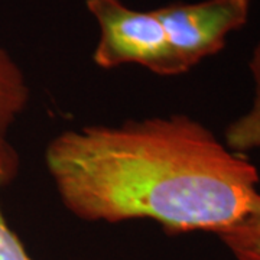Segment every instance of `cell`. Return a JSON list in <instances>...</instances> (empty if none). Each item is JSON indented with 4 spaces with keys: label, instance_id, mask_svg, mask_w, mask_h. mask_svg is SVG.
Listing matches in <instances>:
<instances>
[{
    "label": "cell",
    "instance_id": "cell-5",
    "mask_svg": "<svg viewBox=\"0 0 260 260\" xmlns=\"http://www.w3.org/2000/svg\"><path fill=\"white\" fill-rule=\"evenodd\" d=\"M249 70L254 84L250 109L229 123L224 130V143L227 148L242 155L260 149V42L253 48Z\"/></svg>",
    "mask_w": 260,
    "mask_h": 260
},
{
    "label": "cell",
    "instance_id": "cell-1",
    "mask_svg": "<svg viewBox=\"0 0 260 260\" xmlns=\"http://www.w3.org/2000/svg\"><path fill=\"white\" fill-rule=\"evenodd\" d=\"M45 165L77 218L150 220L169 236L220 234L259 195L247 156L185 114L64 130L48 143Z\"/></svg>",
    "mask_w": 260,
    "mask_h": 260
},
{
    "label": "cell",
    "instance_id": "cell-7",
    "mask_svg": "<svg viewBox=\"0 0 260 260\" xmlns=\"http://www.w3.org/2000/svg\"><path fill=\"white\" fill-rule=\"evenodd\" d=\"M19 169L18 152L8 142L0 145V191L9 185ZM0 260H35L9 227L0 205Z\"/></svg>",
    "mask_w": 260,
    "mask_h": 260
},
{
    "label": "cell",
    "instance_id": "cell-2",
    "mask_svg": "<svg viewBox=\"0 0 260 260\" xmlns=\"http://www.w3.org/2000/svg\"><path fill=\"white\" fill-rule=\"evenodd\" d=\"M100 37L93 62L103 70L140 65L160 77L185 74L153 10H136L121 0H85Z\"/></svg>",
    "mask_w": 260,
    "mask_h": 260
},
{
    "label": "cell",
    "instance_id": "cell-6",
    "mask_svg": "<svg viewBox=\"0 0 260 260\" xmlns=\"http://www.w3.org/2000/svg\"><path fill=\"white\" fill-rule=\"evenodd\" d=\"M217 236L237 260H260V192L249 213Z\"/></svg>",
    "mask_w": 260,
    "mask_h": 260
},
{
    "label": "cell",
    "instance_id": "cell-4",
    "mask_svg": "<svg viewBox=\"0 0 260 260\" xmlns=\"http://www.w3.org/2000/svg\"><path fill=\"white\" fill-rule=\"evenodd\" d=\"M29 99L30 90L22 68L0 47V145L8 142L10 127L28 107Z\"/></svg>",
    "mask_w": 260,
    "mask_h": 260
},
{
    "label": "cell",
    "instance_id": "cell-3",
    "mask_svg": "<svg viewBox=\"0 0 260 260\" xmlns=\"http://www.w3.org/2000/svg\"><path fill=\"white\" fill-rule=\"evenodd\" d=\"M250 10L251 0H174L153 12L182 71L188 73L221 52L230 35L247 25Z\"/></svg>",
    "mask_w": 260,
    "mask_h": 260
}]
</instances>
